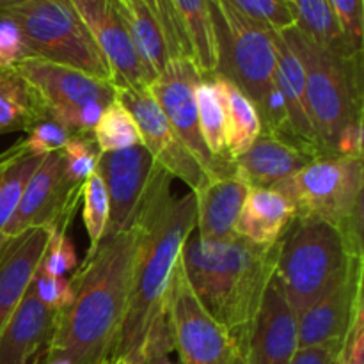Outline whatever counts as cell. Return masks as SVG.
I'll return each instance as SVG.
<instances>
[{"label":"cell","mask_w":364,"mask_h":364,"mask_svg":"<svg viewBox=\"0 0 364 364\" xmlns=\"http://www.w3.org/2000/svg\"><path fill=\"white\" fill-rule=\"evenodd\" d=\"M116 98L130 110L141 132L142 144L166 173L183 181L191 192L210 180L148 87L116 89Z\"/></svg>","instance_id":"obj_12"},{"label":"cell","mask_w":364,"mask_h":364,"mask_svg":"<svg viewBox=\"0 0 364 364\" xmlns=\"http://www.w3.org/2000/svg\"><path fill=\"white\" fill-rule=\"evenodd\" d=\"M105 364H146L144 348H132V350L124 352V354L114 355Z\"/></svg>","instance_id":"obj_44"},{"label":"cell","mask_w":364,"mask_h":364,"mask_svg":"<svg viewBox=\"0 0 364 364\" xmlns=\"http://www.w3.org/2000/svg\"><path fill=\"white\" fill-rule=\"evenodd\" d=\"M171 181L173 176L156 167L146 194V230L135 259L127 315L110 358L142 347L166 306L174 267L196 228L194 194L174 198Z\"/></svg>","instance_id":"obj_3"},{"label":"cell","mask_w":364,"mask_h":364,"mask_svg":"<svg viewBox=\"0 0 364 364\" xmlns=\"http://www.w3.org/2000/svg\"><path fill=\"white\" fill-rule=\"evenodd\" d=\"M322 153L313 146L277 132L262 130L242 155L233 159L235 173L249 188H272L299 173Z\"/></svg>","instance_id":"obj_17"},{"label":"cell","mask_w":364,"mask_h":364,"mask_svg":"<svg viewBox=\"0 0 364 364\" xmlns=\"http://www.w3.org/2000/svg\"><path fill=\"white\" fill-rule=\"evenodd\" d=\"M297 348L299 315L274 274L242 354L245 364H290Z\"/></svg>","instance_id":"obj_15"},{"label":"cell","mask_w":364,"mask_h":364,"mask_svg":"<svg viewBox=\"0 0 364 364\" xmlns=\"http://www.w3.org/2000/svg\"><path fill=\"white\" fill-rule=\"evenodd\" d=\"M363 119L348 123L338 135L334 155L343 159L363 160Z\"/></svg>","instance_id":"obj_41"},{"label":"cell","mask_w":364,"mask_h":364,"mask_svg":"<svg viewBox=\"0 0 364 364\" xmlns=\"http://www.w3.org/2000/svg\"><path fill=\"white\" fill-rule=\"evenodd\" d=\"M279 34L304 70L306 105L316 139L327 156H336L340 132L352 121L363 119V53L338 55L316 45L297 25Z\"/></svg>","instance_id":"obj_4"},{"label":"cell","mask_w":364,"mask_h":364,"mask_svg":"<svg viewBox=\"0 0 364 364\" xmlns=\"http://www.w3.org/2000/svg\"><path fill=\"white\" fill-rule=\"evenodd\" d=\"M144 230L146 196L134 223L110 240H103L73 272L70 279L73 301L63 311H57L45 359L66 358L71 364L109 361L127 315Z\"/></svg>","instance_id":"obj_1"},{"label":"cell","mask_w":364,"mask_h":364,"mask_svg":"<svg viewBox=\"0 0 364 364\" xmlns=\"http://www.w3.org/2000/svg\"><path fill=\"white\" fill-rule=\"evenodd\" d=\"M45 364H71V361L66 358H46Z\"/></svg>","instance_id":"obj_46"},{"label":"cell","mask_w":364,"mask_h":364,"mask_svg":"<svg viewBox=\"0 0 364 364\" xmlns=\"http://www.w3.org/2000/svg\"><path fill=\"white\" fill-rule=\"evenodd\" d=\"M82 191L84 187L68 180L60 151L50 153L28 180L2 238L16 237L32 228L66 233L77 215Z\"/></svg>","instance_id":"obj_11"},{"label":"cell","mask_w":364,"mask_h":364,"mask_svg":"<svg viewBox=\"0 0 364 364\" xmlns=\"http://www.w3.org/2000/svg\"><path fill=\"white\" fill-rule=\"evenodd\" d=\"M363 252L352 249L340 228L326 220H294L279 242L276 277L297 315L341 281Z\"/></svg>","instance_id":"obj_5"},{"label":"cell","mask_w":364,"mask_h":364,"mask_svg":"<svg viewBox=\"0 0 364 364\" xmlns=\"http://www.w3.org/2000/svg\"><path fill=\"white\" fill-rule=\"evenodd\" d=\"M166 304L180 364H231L237 345L198 301L181 258L174 267Z\"/></svg>","instance_id":"obj_9"},{"label":"cell","mask_w":364,"mask_h":364,"mask_svg":"<svg viewBox=\"0 0 364 364\" xmlns=\"http://www.w3.org/2000/svg\"><path fill=\"white\" fill-rule=\"evenodd\" d=\"M48 117L45 102L14 68L0 71V135L28 132Z\"/></svg>","instance_id":"obj_25"},{"label":"cell","mask_w":364,"mask_h":364,"mask_svg":"<svg viewBox=\"0 0 364 364\" xmlns=\"http://www.w3.org/2000/svg\"><path fill=\"white\" fill-rule=\"evenodd\" d=\"M363 160L323 156L272 188L290 199L295 220L334 224L352 249L363 252Z\"/></svg>","instance_id":"obj_6"},{"label":"cell","mask_w":364,"mask_h":364,"mask_svg":"<svg viewBox=\"0 0 364 364\" xmlns=\"http://www.w3.org/2000/svg\"><path fill=\"white\" fill-rule=\"evenodd\" d=\"M60 155L64 160V173L68 180L75 185L84 187L85 180L91 176L98 167L102 151L95 141V135H73L66 142Z\"/></svg>","instance_id":"obj_33"},{"label":"cell","mask_w":364,"mask_h":364,"mask_svg":"<svg viewBox=\"0 0 364 364\" xmlns=\"http://www.w3.org/2000/svg\"><path fill=\"white\" fill-rule=\"evenodd\" d=\"M363 272V258H359L329 295L299 315V348L343 343L355 318L364 311Z\"/></svg>","instance_id":"obj_16"},{"label":"cell","mask_w":364,"mask_h":364,"mask_svg":"<svg viewBox=\"0 0 364 364\" xmlns=\"http://www.w3.org/2000/svg\"><path fill=\"white\" fill-rule=\"evenodd\" d=\"M244 16L272 31H287L297 25V13L291 0H228Z\"/></svg>","instance_id":"obj_34"},{"label":"cell","mask_w":364,"mask_h":364,"mask_svg":"<svg viewBox=\"0 0 364 364\" xmlns=\"http://www.w3.org/2000/svg\"><path fill=\"white\" fill-rule=\"evenodd\" d=\"M28 57L31 52L20 25L7 11H0V71L11 70Z\"/></svg>","instance_id":"obj_38"},{"label":"cell","mask_w":364,"mask_h":364,"mask_svg":"<svg viewBox=\"0 0 364 364\" xmlns=\"http://www.w3.org/2000/svg\"><path fill=\"white\" fill-rule=\"evenodd\" d=\"M201 78L203 73L198 70L194 60L188 57H180V59H171L162 73L148 85V89L169 119L171 127L176 130L181 141L203 167L206 176L210 180L233 176L237 174L233 160L213 156L203 141L198 103H196V87Z\"/></svg>","instance_id":"obj_10"},{"label":"cell","mask_w":364,"mask_h":364,"mask_svg":"<svg viewBox=\"0 0 364 364\" xmlns=\"http://www.w3.org/2000/svg\"><path fill=\"white\" fill-rule=\"evenodd\" d=\"M336 364H364V311L345 338Z\"/></svg>","instance_id":"obj_42"},{"label":"cell","mask_w":364,"mask_h":364,"mask_svg":"<svg viewBox=\"0 0 364 364\" xmlns=\"http://www.w3.org/2000/svg\"><path fill=\"white\" fill-rule=\"evenodd\" d=\"M116 2L135 52L151 84L171 60L162 28L142 0H116Z\"/></svg>","instance_id":"obj_24"},{"label":"cell","mask_w":364,"mask_h":364,"mask_svg":"<svg viewBox=\"0 0 364 364\" xmlns=\"http://www.w3.org/2000/svg\"><path fill=\"white\" fill-rule=\"evenodd\" d=\"M82 201H84L82 220H84L85 231L89 235L87 256H91L102 244L107 223H109V194H107V187L98 169L85 180Z\"/></svg>","instance_id":"obj_32"},{"label":"cell","mask_w":364,"mask_h":364,"mask_svg":"<svg viewBox=\"0 0 364 364\" xmlns=\"http://www.w3.org/2000/svg\"><path fill=\"white\" fill-rule=\"evenodd\" d=\"M71 137L73 135L63 124L48 117V119L39 121L32 130H28L27 137L20 139V142L32 155L46 156L50 153L60 151Z\"/></svg>","instance_id":"obj_36"},{"label":"cell","mask_w":364,"mask_h":364,"mask_svg":"<svg viewBox=\"0 0 364 364\" xmlns=\"http://www.w3.org/2000/svg\"><path fill=\"white\" fill-rule=\"evenodd\" d=\"M28 2H32V0H0V11L14 9V7L25 6Z\"/></svg>","instance_id":"obj_45"},{"label":"cell","mask_w":364,"mask_h":364,"mask_svg":"<svg viewBox=\"0 0 364 364\" xmlns=\"http://www.w3.org/2000/svg\"><path fill=\"white\" fill-rule=\"evenodd\" d=\"M215 38V73L233 82L262 110L276 89L274 31L249 20L228 0H208Z\"/></svg>","instance_id":"obj_7"},{"label":"cell","mask_w":364,"mask_h":364,"mask_svg":"<svg viewBox=\"0 0 364 364\" xmlns=\"http://www.w3.org/2000/svg\"><path fill=\"white\" fill-rule=\"evenodd\" d=\"M57 311L36 297L32 287L0 331V364H38L48 352Z\"/></svg>","instance_id":"obj_19"},{"label":"cell","mask_w":364,"mask_h":364,"mask_svg":"<svg viewBox=\"0 0 364 364\" xmlns=\"http://www.w3.org/2000/svg\"><path fill=\"white\" fill-rule=\"evenodd\" d=\"M48 238L50 230L32 228L0 240V331L31 287Z\"/></svg>","instance_id":"obj_20"},{"label":"cell","mask_w":364,"mask_h":364,"mask_svg":"<svg viewBox=\"0 0 364 364\" xmlns=\"http://www.w3.org/2000/svg\"><path fill=\"white\" fill-rule=\"evenodd\" d=\"M343 28L348 41L355 50L363 52L364 36V6L363 0H327Z\"/></svg>","instance_id":"obj_40"},{"label":"cell","mask_w":364,"mask_h":364,"mask_svg":"<svg viewBox=\"0 0 364 364\" xmlns=\"http://www.w3.org/2000/svg\"><path fill=\"white\" fill-rule=\"evenodd\" d=\"M14 70L38 92L48 112L59 107L84 103H100L102 107H107L116 100V87L110 82L98 80L91 75L63 64L28 57L20 60Z\"/></svg>","instance_id":"obj_18"},{"label":"cell","mask_w":364,"mask_h":364,"mask_svg":"<svg viewBox=\"0 0 364 364\" xmlns=\"http://www.w3.org/2000/svg\"><path fill=\"white\" fill-rule=\"evenodd\" d=\"M142 2L159 21L171 59H180V57L192 59L191 41H188L187 32H185L180 14L174 6V0H142Z\"/></svg>","instance_id":"obj_35"},{"label":"cell","mask_w":364,"mask_h":364,"mask_svg":"<svg viewBox=\"0 0 364 364\" xmlns=\"http://www.w3.org/2000/svg\"><path fill=\"white\" fill-rule=\"evenodd\" d=\"M31 287L39 302L52 311H63L73 301V287L68 277L52 276V274H46L45 270L38 269Z\"/></svg>","instance_id":"obj_39"},{"label":"cell","mask_w":364,"mask_h":364,"mask_svg":"<svg viewBox=\"0 0 364 364\" xmlns=\"http://www.w3.org/2000/svg\"><path fill=\"white\" fill-rule=\"evenodd\" d=\"M291 2L297 13V27L316 45L343 57L363 53L348 41L327 0H291Z\"/></svg>","instance_id":"obj_28"},{"label":"cell","mask_w":364,"mask_h":364,"mask_svg":"<svg viewBox=\"0 0 364 364\" xmlns=\"http://www.w3.org/2000/svg\"><path fill=\"white\" fill-rule=\"evenodd\" d=\"M343 343H323L313 347H301L291 358L290 364H336Z\"/></svg>","instance_id":"obj_43"},{"label":"cell","mask_w":364,"mask_h":364,"mask_svg":"<svg viewBox=\"0 0 364 364\" xmlns=\"http://www.w3.org/2000/svg\"><path fill=\"white\" fill-rule=\"evenodd\" d=\"M78 267L77 251L66 233L59 231H50L48 244H46L45 255H43L39 269L45 270L52 276L66 277L68 274L75 272Z\"/></svg>","instance_id":"obj_37"},{"label":"cell","mask_w":364,"mask_h":364,"mask_svg":"<svg viewBox=\"0 0 364 364\" xmlns=\"http://www.w3.org/2000/svg\"><path fill=\"white\" fill-rule=\"evenodd\" d=\"M231 364H245L244 354H242V350H240V348H237V352H235V355H233V361H231Z\"/></svg>","instance_id":"obj_47"},{"label":"cell","mask_w":364,"mask_h":364,"mask_svg":"<svg viewBox=\"0 0 364 364\" xmlns=\"http://www.w3.org/2000/svg\"><path fill=\"white\" fill-rule=\"evenodd\" d=\"M213 77L223 92L224 116H226L224 137H226L228 153L231 159H237L262 134V121L251 100L233 82L217 73H213Z\"/></svg>","instance_id":"obj_26"},{"label":"cell","mask_w":364,"mask_h":364,"mask_svg":"<svg viewBox=\"0 0 364 364\" xmlns=\"http://www.w3.org/2000/svg\"><path fill=\"white\" fill-rule=\"evenodd\" d=\"M43 159L45 156L28 153L20 141L0 153V240L4 228L16 212L21 194Z\"/></svg>","instance_id":"obj_27"},{"label":"cell","mask_w":364,"mask_h":364,"mask_svg":"<svg viewBox=\"0 0 364 364\" xmlns=\"http://www.w3.org/2000/svg\"><path fill=\"white\" fill-rule=\"evenodd\" d=\"M174 6L191 41L194 64L203 75L215 73L217 52L208 0H174Z\"/></svg>","instance_id":"obj_29"},{"label":"cell","mask_w":364,"mask_h":364,"mask_svg":"<svg viewBox=\"0 0 364 364\" xmlns=\"http://www.w3.org/2000/svg\"><path fill=\"white\" fill-rule=\"evenodd\" d=\"M109 64L116 89L148 87L149 77L134 48L116 0H70Z\"/></svg>","instance_id":"obj_14"},{"label":"cell","mask_w":364,"mask_h":364,"mask_svg":"<svg viewBox=\"0 0 364 364\" xmlns=\"http://www.w3.org/2000/svg\"><path fill=\"white\" fill-rule=\"evenodd\" d=\"M7 13L20 25L31 57L70 66L112 84L105 57L70 0H32Z\"/></svg>","instance_id":"obj_8"},{"label":"cell","mask_w":364,"mask_h":364,"mask_svg":"<svg viewBox=\"0 0 364 364\" xmlns=\"http://www.w3.org/2000/svg\"><path fill=\"white\" fill-rule=\"evenodd\" d=\"M196 103H198L199 128L208 151L217 159L233 160L228 153L226 137H224L226 116H224L223 92L213 73L203 75L201 82L196 87Z\"/></svg>","instance_id":"obj_30"},{"label":"cell","mask_w":364,"mask_h":364,"mask_svg":"<svg viewBox=\"0 0 364 364\" xmlns=\"http://www.w3.org/2000/svg\"><path fill=\"white\" fill-rule=\"evenodd\" d=\"M156 167L159 164L144 144L100 155L96 169L109 194V223L103 240H110L134 223Z\"/></svg>","instance_id":"obj_13"},{"label":"cell","mask_w":364,"mask_h":364,"mask_svg":"<svg viewBox=\"0 0 364 364\" xmlns=\"http://www.w3.org/2000/svg\"><path fill=\"white\" fill-rule=\"evenodd\" d=\"M274 46H276V85L287 103L291 135L327 156L309 119L308 105H306V78L301 60L277 31H274Z\"/></svg>","instance_id":"obj_23"},{"label":"cell","mask_w":364,"mask_h":364,"mask_svg":"<svg viewBox=\"0 0 364 364\" xmlns=\"http://www.w3.org/2000/svg\"><path fill=\"white\" fill-rule=\"evenodd\" d=\"M295 220L290 199L276 188H249L235 235L255 244H277Z\"/></svg>","instance_id":"obj_22"},{"label":"cell","mask_w":364,"mask_h":364,"mask_svg":"<svg viewBox=\"0 0 364 364\" xmlns=\"http://www.w3.org/2000/svg\"><path fill=\"white\" fill-rule=\"evenodd\" d=\"M279 242L255 244L238 235L208 242L191 235L181 249L185 276L196 297L240 350L247 343L263 294L276 274Z\"/></svg>","instance_id":"obj_2"},{"label":"cell","mask_w":364,"mask_h":364,"mask_svg":"<svg viewBox=\"0 0 364 364\" xmlns=\"http://www.w3.org/2000/svg\"><path fill=\"white\" fill-rule=\"evenodd\" d=\"M151 364H180V363L171 361L169 358H162V359H156V361H155V363H151Z\"/></svg>","instance_id":"obj_48"},{"label":"cell","mask_w":364,"mask_h":364,"mask_svg":"<svg viewBox=\"0 0 364 364\" xmlns=\"http://www.w3.org/2000/svg\"><path fill=\"white\" fill-rule=\"evenodd\" d=\"M92 135L102 153L119 151L130 146L142 144L141 132L134 116L117 98L103 109Z\"/></svg>","instance_id":"obj_31"},{"label":"cell","mask_w":364,"mask_h":364,"mask_svg":"<svg viewBox=\"0 0 364 364\" xmlns=\"http://www.w3.org/2000/svg\"><path fill=\"white\" fill-rule=\"evenodd\" d=\"M249 187L233 176L208 180L192 192L196 198V228L201 240L220 242L235 237V224L244 206Z\"/></svg>","instance_id":"obj_21"}]
</instances>
